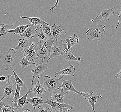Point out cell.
I'll return each mask as SVG.
<instances>
[{
    "label": "cell",
    "instance_id": "obj_18",
    "mask_svg": "<svg viewBox=\"0 0 121 112\" xmlns=\"http://www.w3.org/2000/svg\"><path fill=\"white\" fill-rule=\"evenodd\" d=\"M76 72V68L73 65H70L68 67L63 70H58L55 73V75H61L65 76L66 75H71L72 76H74L75 72Z\"/></svg>",
    "mask_w": 121,
    "mask_h": 112
},
{
    "label": "cell",
    "instance_id": "obj_37",
    "mask_svg": "<svg viewBox=\"0 0 121 112\" xmlns=\"http://www.w3.org/2000/svg\"><path fill=\"white\" fill-rule=\"evenodd\" d=\"M115 77L117 79H121V69L119 73H117V74L116 75Z\"/></svg>",
    "mask_w": 121,
    "mask_h": 112
},
{
    "label": "cell",
    "instance_id": "obj_20",
    "mask_svg": "<svg viewBox=\"0 0 121 112\" xmlns=\"http://www.w3.org/2000/svg\"><path fill=\"white\" fill-rule=\"evenodd\" d=\"M21 18L27 19L30 21L29 24L33 26H37L38 25H42L43 24H48L46 22L43 20L39 17H28V16H20Z\"/></svg>",
    "mask_w": 121,
    "mask_h": 112
},
{
    "label": "cell",
    "instance_id": "obj_12",
    "mask_svg": "<svg viewBox=\"0 0 121 112\" xmlns=\"http://www.w3.org/2000/svg\"><path fill=\"white\" fill-rule=\"evenodd\" d=\"M64 29L60 26H58L54 23V26H52L51 27L50 35L49 38L56 41L59 37H61V35H64Z\"/></svg>",
    "mask_w": 121,
    "mask_h": 112
},
{
    "label": "cell",
    "instance_id": "obj_36",
    "mask_svg": "<svg viewBox=\"0 0 121 112\" xmlns=\"http://www.w3.org/2000/svg\"><path fill=\"white\" fill-rule=\"evenodd\" d=\"M6 105L5 103L4 102L0 100V112H2V109L3 107Z\"/></svg>",
    "mask_w": 121,
    "mask_h": 112
},
{
    "label": "cell",
    "instance_id": "obj_41",
    "mask_svg": "<svg viewBox=\"0 0 121 112\" xmlns=\"http://www.w3.org/2000/svg\"><path fill=\"white\" fill-rule=\"evenodd\" d=\"M107 112H109V111H107Z\"/></svg>",
    "mask_w": 121,
    "mask_h": 112
},
{
    "label": "cell",
    "instance_id": "obj_5",
    "mask_svg": "<svg viewBox=\"0 0 121 112\" xmlns=\"http://www.w3.org/2000/svg\"><path fill=\"white\" fill-rule=\"evenodd\" d=\"M13 77V76L11 74H9L7 76V79L6 80V84L3 89L4 94L2 98L0 100L1 101H2L4 98L9 100L11 97L14 95L16 88L15 87V84H14V83L13 84L10 80V78Z\"/></svg>",
    "mask_w": 121,
    "mask_h": 112
},
{
    "label": "cell",
    "instance_id": "obj_29",
    "mask_svg": "<svg viewBox=\"0 0 121 112\" xmlns=\"http://www.w3.org/2000/svg\"><path fill=\"white\" fill-rule=\"evenodd\" d=\"M11 70H12L13 72V73L15 80L14 84H17V85H18L21 88L22 87L23 89L26 88V84H24L23 81L19 77V76L16 74V72L14 71V70L12 68H11Z\"/></svg>",
    "mask_w": 121,
    "mask_h": 112
},
{
    "label": "cell",
    "instance_id": "obj_4",
    "mask_svg": "<svg viewBox=\"0 0 121 112\" xmlns=\"http://www.w3.org/2000/svg\"><path fill=\"white\" fill-rule=\"evenodd\" d=\"M56 75L53 77H49L48 75H46L44 77L43 80V84L46 87L47 91L49 92L54 91L58 89L60 86L59 81L62 79L65 76L62 75L58 79H56Z\"/></svg>",
    "mask_w": 121,
    "mask_h": 112
},
{
    "label": "cell",
    "instance_id": "obj_27",
    "mask_svg": "<svg viewBox=\"0 0 121 112\" xmlns=\"http://www.w3.org/2000/svg\"><path fill=\"white\" fill-rule=\"evenodd\" d=\"M40 41L43 46L47 50L49 56L51 51L52 48L55 44L54 42L55 41L49 38L45 41Z\"/></svg>",
    "mask_w": 121,
    "mask_h": 112
},
{
    "label": "cell",
    "instance_id": "obj_19",
    "mask_svg": "<svg viewBox=\"0 0 121 112\" xmlns=\"http://www.w3.org/2000/svg\"><path fill=\"white\" fill-rule=\"evenodd\" d=\"M65 44L66 45V49L65 53L68 51L70 48L75 45L77 44L79 42V37L76 34H74L71 37H68L65 40Z\"/></svg>",
    "mask_w": 121,
    "mask_h": 112
},
{
    "label": "cell",
    "instance_id": "obj_6",
    "mask_svg": "<svg viewBox=\"0 0 121 112\" xmlns=\"http://www.w3.org/2000/svg\"><path fill=\"white\" fill-rule=\"evenodd\" d=\"M84 90L86 92H82V95L84 97V99L88 102L90 105L91 106L93 112H95V104L97 102V99L98 98H102V97L100 93L96 94L91 90L85 89Z\"/></svg>",
    "mask_w": 121,
    "mask_h": 112
},
{
    "label": "cell",
    "instance_id": "obj_34",
    "mask_svg": "<svg viewBox=\"0 0 121 112\" xmlns=\"http://www.w3.org/2000/svg\"><path fill=\"white\" fill-rule=\"evenodd\" d=\"M118 11H117V16H119V21H118V23L116 27V28H117L118 26L121 23V9L119 10H117Z\"/></svg>",
    "mask_w": 121,
    "mask_h": 112
},
{
    "label": "cell",
    "instance_id": "obj_15",
    "mask_svg": "<svg viewBox=\"0 0 121 112\" xmlns=\"http://www.w3.org/2000/svg\"><path fill=\"white\" fill-rule=\"evenodd\" d=\"M43 102L44 103H46L50 106L52 110H59L61 108H67L68 109H71L72 110L74 109V107L68 104V103H60L52 101L51 100L47 99L46 100H43Z\"/></svg>",
    "mask_w": 121,
    "mask_h": 112
},
{
    "label": "cell",
    "instance_id": "obj_11",
    "mask_svg": "<svg viewBox=\"0 0 121 112\" xmlns=\"http://www.w3.org/2000/svg\"><path fill=\"white\" fill-rule=\"evenodd\" d=\"M69 92H64L62 88L58 89L52 91V94L51 98V100L54 102L60 103H64V99Z\"/></svg>",
    "mask_w": 121,
    "mask_h": 112
},
{
    "label": "cell",
    "instance_id": "obj_30",
    "mask_svg": "<svg viewBox=\"0 0 121 112\" xmlns=\"http://www.w3.org/2000/svg\"><path fill=\"white\" fill-rule=\"evenodd\" d=\"M52 26V25H50L49 24H43L42 25H40L41 28H42V30L49 38L50 35L51 27Z\"/></svg>",
    "mask_w": 121,
    "mask_h": 112
},
{
    "label": "cell",
    "instance_id": "obj_25",
    "mask_svg": "<svg viewBox=\"0 0 121 112\" xmlns=\"http://www.w3.org/2000/svg\"><path fill=\"white\" fill-rule=\"evenodd\" d=\"M27 101L32 105L35 110L37 106H39L44 103L43 102L42 97H35L30 99H27Z\"/></svg>",
    "mask_w": 121,
    "mask_h": 112
},
{
    "label": "cell",
    "instance_id": "obj_16",
    "mask_svg": "<svg viewBox=\"0 0 121 112\" xmlns=\"http://www.w3.org/2000/svg\"><path fill=\"white\" fill-rule=\"evenodd\" d=\"M19 43L14 48H12L14 51H18L21 53L23 51L27 49L32 44V43L30 42V39L28 38H23L20 39L18 41Z\"/></svg>",
    "mask_w": 121,
    "mask_h": 112
},
{
    "label": "cell",
    "instance_id": "obj_39",
    "mask_svg": "<svg viewBox=\"0 0 121 112\" xmlns=\"http://www.w3.org/2000/svg\"><path fill=\"white\" fill-rule=\"evenodd\" d=\"M58 2H59V1H58V0H57V1H56V4L55 5V6H54V7H52L50 9V10L51 11H52V12H53V10L54 8L55 7H56V6H57Z\"/></svg>",
    "mask_w": 121,
    "mask_h": 112
},
{
    "label": "cell",
    "instance_id": "obj_24",
    "mask_svg": "<svg viewBox=\"0 0 121 112\" xmlns=\"http://www.w3.org/2000/svg\"><path fill=\"white\" fill-rule=\"evenodd\" d=\"M35 26H31L27 28L21 36L30 39V38L35 37Z\"/></svg>",
    "mask_w": 121,
    "mask_h": 112
},
{
    "label": "cell",
    "instance_id": "obj_13",
    "mask_svg": "<svg viewBox=\"0 0 121 112\" xmlns=\"http://www.w3.org/2000/svg\"><path fill=\"white\" fill-rule=\"evenodd\" d=\"M35 48L38 58L42 60L41 62L43 63L47 57L49 56L47 50L43 46L40 41L38 42L37 43L35 44Z\"/></svg>",
    "mask_w": 121,
    "mask_h": 112
},
{
    "label": "cell",
    "instance_id": "obj_26",
    "mask_svg": "<svg viewBox=\"0 0 121 112\" xmlns=\"http://www.w3.org/2000/svg\"><path fill=\"white\" fill-rule=\"evenodd\" d=\"M63 55L64 56L63 58L65 59L66 61H78L79 65V63L81 61L80 56L78 57H75L70 49L68 51L65 52L63 54Z\"/></svg>",
    "mask_w": 121,
    "mask_h": 112
},
{
    "label": "cell",
    "instance_id": "obj_14",
    "mask_svg": "<svg viewBox=\"0 0 121 112\" xmlns=\"http://www.w3.org/2000/svg\"><path fill=\"white\" fill-rule=\"evenodd\" d=\"M62 84L58 88V89L62 88L63 89V91L64 92H69V91H73L76 93H77L78 95H82V92H79L75 89L73 85L71 80L70 79L68 80L62 79Z\"/></svg>",
    "mask_w": 121,
    "mask_h": 112
},
{
    "label": "cell",
    "instance_id": "obj_21",
    "mask_svg": "<svg viewBox=\"0 0 121 112\" xmlns=\"http://www.w3.org/2000/svg\"><path fill=\"white\" fill-rule=\"evenodd\" d=\"M35 37L38 38L40 41H45L49 38L43 31L41 26H35Z\"/></svg>",
    "mask_w": 121,
    "mask_h": 112
},
{
    "label": "cell",
    "instance_id": "obj_3",
    "mask_svg": "<svg viewBox=\"0 0 121 112\" xmlns=\"http://www.w3.org/2000/svg\"><path fill=\"white\" fill-rule=\"evenodd\" d=\"M17 52L12 48L9 49L7 51H5L0 55V59L3 63L6 65L5 70H8L11 68L12 63L16 57Z\"/></svg>",
    "mask_w": 121,
    "mask_h": 112
},
{
    "label": "cell",
    "instance_id": "obj_32",
    "mask_svg": "<svg viewBox=\"0 0 121 112\" xmlns=\"http://www.w3.org/2000/svg\"><path fill=\"white\" fill-rule=\"evenodd\" d=\"M15 108L9 105H6L3 107L2 112H16L14 110Z\"/></svg>",
    "mask_w": 121,
    "mask_h": 112
},
{
    "label": "cell",
    "instance_id": "obj_33",
    "mask_svg": "<svg viewBox=\"0 0 121 112\" xmlns=\"http://www.w3.org/2000/svg\"><path fill=\"white\" fill-rule=\"evenodd\" d=\"M38 108L39 109L38 112H52V108L47 107L43 108L40 106H39L38 107Z\"/></svg>",
    "mask_w": 121,
    "mask_h": 112
},
{
    "label": "cell",
    "instance_id": "obj_1",
    "mask_svg": "<svg viewBox=\"0 0 121 112\" xmlns=\"http://www.w3.org/2000/svg\"><path fill=\"white\" fill-rule=\"evenodd\" d=\"M105 25L98 24L94 28H89L86 31L87 38L89 41L95 40L98 42L101 40L105 35Z\"/></svg>",
    "mask_w": 121,
    "mask_h": 112
},
{
    "label": "cell",
    "instance_id": "obj_35",
    "mask_svg": "<svg viewBox=\"0 0 121 112\" xmlns=\"http://www.w3.org/2000/svg\"><path fill=\"white\" fill-rule=\"evenodd\" d=\"M72 110L71 109H68L67 108H61L59 110H55L54 112H70L71 110Z\"/></svg>",
    "mask_w": 121,
    "mask_h": 112
},
{
    "label": "cell",
    "instance_id": "obj_2",
    "mask_svg": "<svg viewBox=\"0 0 121 112\" xmlns=\"http://www.w3.org/2000/svg\"><path fill=\"white\" fill-rule=\"evenodd\" d=\"M64 41L61 40L60 41L56 40V43L52 47L50 54L49 56V58L47 61V63L51 59L54 57H57L59 58L58 56H62L66 49V45L64 44Z\"/></svg>",
    "mask_w": 121,
    "mask_h": 112
},
{
    "label": "cell",
    "instance_id": "obj_38",
    "mask_svg": "<svg viewBox=\"0 0 121 112\" xmlns=\"http://www.w3.org/2000/svg\"><path fill=\"white\" fill-rule=\"evenodd\" d=\"M7 79V76H5L4 75H1L0 76V81L4 82L6 81Z\"/></svg>",
    "mask_w": 121,
    "mask_h": 112
},
{
    "label": "cell",
    "instance_id": "obj_31",
    "mask_svg": "<svg viewBox=\"0 0 121 112\" xmlns=\"http://www.w3.org/2000/svg\"><path fill=\"white\" fill-rule=\"evenodd\" d=\"M19 64L22 69L28 67V65H30L34 64V63L28 61L27 60H26V59L24 58V57L22 58L21 61L19 62Z\"/></svg>",
    "mask_w": 121,
    "mask_h": 112
},
{
    "label": "cell",
    "instance_id": "obj_9",
    "mask_svg": "<svg viewBox=\"0 0 121 112\" xmlns=\"http://www.w3.org/2000/svg\"><path fill=\"white\" fill-rule=\"evenodd\" d=\"M14 25V23H9L8 24H5L0 20V39H4L8 37L13 38V33L9 32V29Z\"/></svg>",
    "mask_w": 121,
    "mask_h": 112
},
{
    "label": "cell",
    "instance_id": "obj_40",
    "mask_svg": "<svg viewBox=\"0 0 121 112\" xmlns=\"http://www.w3.org/2000/svg\"><path fill=\"white\" fill-rule=\"evenodd\" d=\"M22 112H31V110H30V109H26V110H25V111H22Z\"/></svg>",
    "mask_w": 121,
    "mask_h": 112
},
{
    "label": "cell",
    "instance_id": "obj_23",
    "mask_svg": "<svg viewBox=\"0 0 121 112\" xmlns=\"http://www.w3.org/2000/svg\"><path fill=\"white\" fill-rule=\"evenodd\" d=\"M33 25L29 24L26 25H23V26L20 25L17 27L16 28L13 29H9V32L13 33L14 35H19L21 36L23 34V33H24V32L27 28Z\"/></svg>",
    "mask_w": 121,
    "mask_h": 112
},
{
    "label": "cell",
    "instance_id": "obj_8",
    "mask_svg": "<svg viewBox=\"0 0 121 112\" xmlns=\"http://www.w3.org/2000/svg\"><path fill=\"white\" fill-rule=\"evenodd\" d=\"M115 7H112L108 9H103L100 14L98 15L95 18L91 19L92 22L98 23L100 21L104 20L105 22H107L109 20V17L111 15L114 14V9Z\"/></svg>",
    "mask_w": 121,
    "mask_h": 112
},
{
    "label": "cell",
    "instance_id": "obj_10",
    "mask_svg": "<svg viewBox=\"0 0 121 112\" xmlns=\"http://www.w3.org/2000/svg\"><path fill=\"white\" fill-rule=\"evenodd\" d=\"M35 67L33 68L32 70L31 71V72L33 73L31 83V84L32 85H34L33 82L35 78L38 75L43 74L44 72H46V70L48 68L47 63L43 64L42 62H41L38 64L35 63Z\"/></svg>",
    "mask_w": 121,
    "mask_h": 112
},
{
    "label": "cell",
    "instance_id": "obj_28",
    "mask_svg": "<svg viewBox=\"0 0 121 112\" xmlns=\"http://www.w3.org/2000/svg\"><path fill=\"white\" fill-rule=\"evenodd\" d=\"M21 90V87L19 86L18 85H17L16 87V90L14 94V97L12 100V102L14 103V107L17 109V101L19 98H21V95L20 94Z\"/></svg>",
    "mask_w": 121,
    "mask_h": 112
},
{
    "label": "cell",
    "instance_id": "obj_17",
    "mask_svg": "<svg viewBox=\"0 0 121 112\" xmlns=\"http://www.w3.org/2000/svg\"><path fill=\"white\" fill-rule=\"evenodd\" d=\"M40 76L38 77V82L34 85V87L30 90V93L35 95L40 96L47 92V91L42 86L40 82Z\"/></svg>",
    "mask_w": 121,
    "mask_h": 112
},
{
    "label": "cell",
    "instance_id": "obj_22",
    "mask_svg": "<svg viewBox=\"0 0 121 112\" xmlns=\"http://www.w3.org/2000/svg\"><path fill=\"white\" fill-rule=\"evenodd\" d=\"M30 90H28L26 93L19 99L17 101V109L19 110L22 108H23L26 105L28 104V102L27 101V96L28 93H30Z\"/></svg>",
    "mask_w": 121,
    "mask_h": 112
},
{
    "label": "cell",
    "instance_id": "obj_7",
    "mask_svg": "<svg viewBox=\"0 0 121 112\" xmlns=\"http://www.w3.org/2000/svg\"><path fill=\"white\" fill-rule=\"evenodd\" d=\"M35 43H32L30 46L24 51V58L35 65L37 60L39 59L35 48Z\"/></svg>",
    "mask_w": 121,
    "mask_h": 112
}]
</instances>
